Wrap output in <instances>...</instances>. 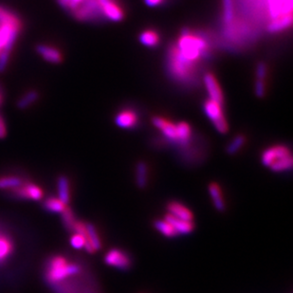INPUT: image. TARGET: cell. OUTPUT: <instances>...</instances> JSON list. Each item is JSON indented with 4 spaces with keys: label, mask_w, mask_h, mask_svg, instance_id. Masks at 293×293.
Wrapping results in <instances>:
<instances>
[{
    "label": "cell",
    "mask_w": 293,
    "mask_h": 293,
    "mask_svg": "<svg viewBox=\"0 0 293 293\" xmlns=\"http://www.w3.org/2000/svg\"><path fill=\"white\" fill-rule=\"evenodd\" d=\"M140 41L143 45L149 48H153L158 45L159 35L154 29H146L141 33Z\"/></svg>",
    "instance_id": "cell-20"
},
{
    "label": "cell",
    "mask_w": 293,
    "mask_h": 293,
    "mask_svg": "<svg viewBox=\"0 0 293 293\" xmlns=\"http://www.w3.org/2000/svg\"><path fill=\"white\" fill-rule=\"evenodd\" d=\"M2 100H3V93H2V90L0 88V105L2 104Z\"/></svg>",
    "instance_id": "cell-35"
},
{
    "label": "cell",
    "mask_w": 293,
    "mask_h": 293,
    "mask_svg": "<svg viewBox=\"0 0 293 293\" xmlns=\"http://www.w3.org/2000/svg\"><path fill=\"white\" fill-rule=\"evenodd\" d=\"M104 17L113 22H120L125 17V11L115 0H98Z\"/></svg>",
    "instance_id": "cell-8"
},
{
    "label": "cell",
    "mask_w": 293,
    "mask_h": 293,
    "mask_svg": "<svg viewBox=\"0 0 293 293\" xmlns=\"http://www.w3.org/2000/svg\"><path fill=\"white\" fill-rule=\"evenodd\" d=\"M168 214H170L176 218H179L181 220L188 221V222H193L194 215L192 212L178 201H171L168 203L166 207Z\"/></svg>",
    "instance_id": "cell-12"
},
{
    "label": "cell",
    "mask_w": 293,
    "mask_h": 293,
    "mask_svg": "<svg viewBox=\"0 0 293 293\" xmlns=\"http://www.w3.org/2000/svg\"><path fill=\"white\" fill-rule=\"evenodd\" d=\"M7 135V127L3 117L0 115V139H4Z\"/></svg>",
    "instance_id": "cell-33"
},
{
    "label": "cell",
    "mask_w": 293,
    "mask_h": 293,
    "mask_svg": "<svg viewBox=\"0 0 293 293\" xmlns=\"http://www.w3.org/2000/svg\"><path fill=\"white\" fill-rule=\"evenodd\" d=\"M62 218H63V222L67 227V229L69 231H72L76 220L74 218L73 212L71 211V209L69 207H66L65 210L62 212Z\"/></svg>",
    "instance_id": "cell-29"
},
{
    "label": "cell",
    "mask_w": 293,
    "mask_h": 293,
    "mask_svg": "<svg viewBox=\"0 0 293 293\" xmlns=\"http://www.w3.org/2000/svg\"><path fill=\"white\" fill-rule=\"evenodd\" d=\"M13 193L21 198L31 200H40L43 197V191L41 190V188L31 182L23 183L22 185L14 189Z\"/></svg>",
    "instance_id": "cell-10"
},
{
    "label": "cell",
    "mask_w": 293,
    "mask_h": 293,
    "mask_svg": "<svg viewBox=\"0 0 293 293\" xmlns=\"http://www.w3.org/2000/svg\"><path fill=\"white\" fill-rule=\"evenodd\" d=\"M71 14L81 22L96 21L104 17L98 0H84L71 11Z\"/></svg>",
    "instance_id": "cell-5"
},
{
    "label": "cell",
    "mask_w": 293,
    "mask_h": 293,
    "mask_svg": "<svg viewBox=\"0 0 293 293\" xmlns=\"http://www.w3.org/2000/svg\"><path fill=\"white\" fill-rule=\"evenodd\" d=\"M262 163L274 172H284L293 168V156L285 146L269 147L262 153Z\"/></svg>",
    "instance_id": "cell-2"
},
{
    "label": "cell",
    "mask_w": 293,
    "mask_h": 293,
    "mask_svg": "<svg viewBox=\"0 0 293 293\" xmlns=\"http://www.w3.org/2000/svg\"><path fill=\"white\" fill-rule=\"evenodd\" d=\"M12 252V243L8 236L0 235V264L4 263Z\"/></svg>",
    "instance_id": "cell-24"
},
{
    "label": "cell",
    "mask_w": 293,
    "mask_h": 293,
    "mask_svg": "<svg viewBox=\"0 0 293 293\" xmlns=\"http://www.w3.org/2000/svg\"><path fill=\"white\" fill-rule=\"evenodd\" d=\"M208 189H209V194L212 197L215 209L219 212H223L225 210V202L222 191L219 184H217L216 182H212L210 183Z\"/></svg>",
    "instance_id": "cell-16"
},
{
    "label": "cell",
    "mask_w": 293,
    "mask_h": 293,
    "mask_svg": "<svg viewBox=\"0 0 293 293\" xmlns=\"http://www.w3.org/2000/svg\"><path fill=\"white\" fill-rule=\"evenodd\" d=\"M39 92L37 90L35 89L29 90L18 99L16 103V107L19 109H26L29 108L32 104H34L39 99Z\"/></svg>",
    "instance_id": "cell-18"
},
{
    "label": "cell",
    "mask_w": 293,
    "mask_h": 293,
    "mask_svg": "<svg viewBox=\"0 0 293 293\" xmlns=\"http://www.w3.org/2000/svg\"><path fill=\"white\" fill-rule=\"evenodd\" d=\"M35 50L42 58L50 64L57 65L63 61V55L61 51L52 46L47 44H38L35 47Z\"/></svg>",
    "instance_id": "cell-11"
},
{
    "label": "cell",
    "mask_w": 293,
    "mask_h": 293,
    "mask_svg": "<svg viewBox=\"0 0 293 293\" xmlns=\"http://www.w3.org/2000/svg\"><path fill=\"white\" fill-rule=\"evenodd\" d=\"M177 134H178V144L182 146H185L192 138V128L185 122H180L176 124Z\"/></svg>",
    "instance_id": "cell-19"
},
{
    "label": "cell",
    "mask_w": 293,
    "mask_h": 293,
    "mask_svg": "<svg viewBox=\"0 0 293 293\" xmlns=\"http://www.w3.org/2000/svg\"><path fill=\"white\" fill-rule=\"evenodd\" d=\"M265 93H266V82L263 80H256L255 94L258 97H264Z\"/></svg>",
    "instance_id": "cell-32"
},
{
    "label": "cell",
    "mask_w": 293,
    "mask_h": 293,
    "mask_svg": "<svg viewBox=\"0 0 293 293\" xmlns=\"http://www.w3.org/2000/svg\"><path fill=\"white\" fill-rule=\"evenodd\" d=\"M268 73V67L266 66L265 63H259L256 67V78L257 80H263L267 77Z\"/></svg>",
    "instance_id": "cell-31"
},
{
    "label": "cell",
    "mask_w": 293,
    "mask_h": 293,
    "mask_svg": "<svg viewBox=\"0 0 293 293\" xmlns=\"http://www.w3.org/2000/svg\"><path fill=\"white\" fill-rule=\"evenodd\" d=\"M204 85L206 89L210 95V99L220 104L224 105V95L222 92V88L220 87L218 81L215 78V75L211 72H208L204 75Z\"/></svg>",
    "instance_id": "cell-9"
},
{
    "label": "cell",
    "mask_w": 293,
    "mask_h": 293,
    "mask_svg": "<svg viewBox=\"0 0 293 293\" xmlns=\"http://www.w3.org/2000/svg\"><path fill=\"white\" fill-rule=\"evenodd\" d=\"M67 205H65L59 198L56 197H49L48 199H46V201L44 202V208L51 212V213H55V214H62V212L65 210V208Z\"/></svg>",
    "instance_id": "cell-26"
},
{
    "label": "cell",
    "mask_w": 293,
    "mask_h": 293,
    "mask_svg": "<svg viewBox=\"0 0 293 293\" xmlns=\"http://www.w3.org/2000/svg\"><path fill=\"white\" fill-rule=\"evenodd\" d=\"M58 188V198L65 204H69L70 199V191H69V180L66 176H60L57 180Z\"/></svg>",
    "instance_id": "cell-17"
},
{
    "label": "cell",
    "mask_w": 293,
    "mask_h": 293,
    "mask_svg": "<svg viewBox=\"0 0 293 293\" xmlns=\"http://www.w3.org/2000/svg\"><path fill=\"white\" fill-rule=\"evenodd\" d=\"M86 242H87L86 237L79 234H74L70 237V245L76 250L84 249Z\"/></svg>",
    "instance_id": "cell-30"
},
{
    "label": "cell",
    "mask_w": 293,
    "mask_h": 293,
    "mask_svg": "<svg viewBox=\"0 0 293 293\" xmlns=\"http://www.w3.org/2000/svg\"><path fill=\"white\" fill-rule=\"evenodd\" d=\"M138 115L135 111L131 109H125L123 111H120L115 117V123L118 127L121 128H133L137 125Z\"/></svg>",
    "instance_id": "cell-13"
},
{
    "label": "cell",
    "mask_w": 293,
    "mask_h": 293,
    "mask_svg": "<svg viewBox=\"0 0 293 293\" xmlns=\"http://www.w3.org/2000/svg\"><path fill=\"white\" fill-rule=\"evenodd\" d=\"M106 264L122 271H127L131 267V259L129 255L119 249H112L105 256Z\"/></svg>",
    "instance_id": "cell-7"
},
{
    "label": "cell",
    "mask_w": 293,
    "mask_h": 293,
    "mask_svg": "<svg viewBox=\"0 0 293 293\" xmlns=\"http://www.w3.org/2000/svg\"><path fill=\"white\" fill-rule=\"evenodd\" d=\"M24 181L22 178L15 176H0V189H10L14 190L17 187L22 185Z\"/></svg>",
    "instance_id": "cell-25"
},
{
    "label": "cell",
    "mask_w": 293,
    "mask_h": 293,
    "mask_svg": "<svg viewBox=\"0 0 293 293\" xmlns=\"http://www.w3.org/2000/svg\"><path fill=\"white\" fill-rule=\"evenodd\" d=\"M147 6L149 7H156L160 5L164 0H145Z\"/></svg>",
    "instance_id": "cell-34"
},
{
    "label": "cell",
    "mask_w": 293,
    "mask_h": 293,
    "mask_svg": "<svg viewBox=\"0 0 293 293\" xmlns=\"http://www.w3.org/2000/svg\"><path fill=\"white\" fill-rule=\"evenodd\" d=\"M245 143L246 138L244 135H237L227 147V153L230 155H235V153H237L243 147Z\"/></svg>",
    "instance_id": "cell-28"
},
{
    "label": "cell",
    "mask_w": 293,
    "mask_h": 293,
    "mask_svg": "<svg viewBox=\"0 0 293 293\" xmlns=\"http://www.w3.org/2000/svg\"><path fill=\"white\" fill-rule=\"evenodd\" d=\"M80 267L76 264H69L64 257L57 256L50 260L46 277L50 283H58L60 281L80 273Z\"/></svg>",
    "instance_id": "cell-3"
},
{
    "label": "cell",
    "mask_w": 293,
    "mask_h": 293,
    "mask_svg": "<svg viewBox=\"0 0 293 293\" xmlns=\"http://www.w3.org/2000/svg\"><path fill=\"white\" fill-rule=\"evenodd\" d=\"M293 24V14H283L278 17L273 18V20L268 25V30L272 33H277L280 32L284 29H288Z\"/></svg>",
    "instance_id": "cell-14"
},
{
    "label": "cell",
    "mask_w": 293,
    "mask_h": 293,
    "mask_svg": "<svg viewBox=\"0 0 293 293\" xmlns=\"http://www.w3.org/2000/svg\"><path fill=\"white\" fill-rule=\"evenodd\" d=\"M154 227L156 228V231L159 232L161 235L166 236V237H176L178 235V233L174 229V227L170 223H168L165 219H156L154 222Z\"/></svg>",
    "instance_id": "cell-22"
},
{
    "label": "cell",
    "mask_w": 293,
    "mask_h": 293,
    "mask_svg": "<svg viewBox=\"0 0 293 293\" xmlns=\"http://www.w3.org/2000/svg\"><path fill=\"white\" fill-rule=\"evenodd\" d=\"M168 59L169 68L174 77L181 81H186L192 76L195 69V64L184 58L175 45H173L169 50Z\"/></svg>",
    "instance_id": "cell-4"
},
{
    "label": "cell",
    "mask_w": 293,
    "mask_h": 293,
    "mask_svg": "<svg viewBox=\"0 0 293 293\" xmlns=\"http://www.w3.org/2000/svg\"><path fill=\"white\" fill-rule=\"evenodd\" d=\"M164 219L166 220L168 223L172 225L174 229L178 233V235H188L193 232L194 230V223L193 222H188L181 220L179 218H176L175 216L166 214Z\"/></svg>",
    "instance_id": "cell-15"
},
{
    "label": "cell",
    "mask_w": 293,
    "mask_h": 293,
    "mask_svg": "<svg viewBox=\"0 0 293 293\" xmlns=\"http://www.w3.org/2000/svg\"><path fill=\"white\" fill-rule=\"evenodd\" d=\"M222 107L223 106L220 104L209 99L204 103V111L218 132L227 133L229 130V126L223 114Z\"/></svg>",
    "instance_id": "cell-6"
},
{
    "label": "cell",
    "mask_w": 293,
    "mask_h": 293,
    "mask_svg": "<svg viewBox=\"0 0 293 293\" xmlns=\"http://www.w3.org/2000/svg\"><path fill=\"white\" fill-rule=\"evenodd\" d=\"M86 226H87V242H89L92 245L95 252L101 250L102 242H101L100 236L98 235L95 226L91 223H86Z\"/></svg>",
    "instance_id": "cell-23"
},
{
    "label": "cell",
    "mask_w": 293,
    "mask_h": 293,
    "mask_svg": "<svg viewBox=\"0 0 293 293\" xmlns=\"http://www.w3.org/2000/svg\"><path fill=\"white\" fill-rule=\"evenodd\" d=\"M175 46L184 58L194 64L205 55L209 48L207 41L202 35L193 33L188 29L181 31L180 37Z\"/></svg>",
    "instance_id": "cell-1"
},
{
    "label": "cell",
    "mask_w": 293,
    "mask_h": 293,
    "mask_svg": "<svg viewBox=\"0 0 293 293\" xmlns=\"http://www.w3.org/2000/svg\"><path fill=\"white\" fill-rule=\"evenodd\" d=\"M223 1V18L227 25H230L235 19V6L234 0H222Z\"/></svg>",
    "instance_id": "cell-27"
},
{
    "label": "cell",
    "mask_w": 293,
    "mask_h": 293,
    "mask_svg": "<svg viewBox=\"0 0 293 293\" xmlns=\"http://www.w3.org/2000/svg\"><path fill=\"white\" fill-rule=\"evenodd\" d=\"M136 183L141 189L146 188L148 183V165L145 161H139L136 165Z\"/></svg>",
    "instance_id": "cell-21"
}]
</instances>
